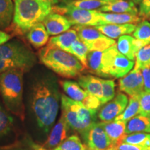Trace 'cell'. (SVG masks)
Segmentation results:
<instances>
[{"label": "cell", "instance_id": "13", "mask_svg": "<svg viewBox=\"0 0 150 150\" xmlns=\"http://www.w3.org/2000/svg\"><path fill=\"white\" fill-rule=\"evenodd\" d=\"M134 65V61L129 60L117 50L112 60L109 70V76L122 78L132 70Z\"/></svg>", "mask_w": 150, "mask_h": 150}, {"label": "cell", "instance_id": "11", "mask_svg": "<svg viewBox=\"0 0 150 150\" xmlns=\"http://www.w3.org/2000/svg\"><path fill=\"white\" fill-rule=\"evenodd\" d=\"M70 128L64 115L61 113L59 122L53 127L47 140L42 146L47 149H54L66 139Z\"/></svg>", "mask_w": 150, "mask_h": 150}, {"label": "cell", "instance_id": "7", "mask_svg": "<svg viewBox=\"0 0 150 150\" xmlns=\"http://www.w3.org/2000/svg\"><path fill=\"white\" fill-rule=\"evenodd\" d=\"M54 13L61 14L69 20L71 25L91 26L96 27L103 25L100 12L97 10H83L65 5L63 6H56L52 8Z\"/></svg>", "mask_w": 150, "mask_h": 150}, {"label": "cell", "instance_id": "20", "mask_svg": "<svg viewBox=\"0 0 150 150\" xmlns=\"http://www.w3.org/2000/svg\"><path fill=\"white\" fill-rule=\"evenodd\" d=\"M77 33L79 38L83 42L89 49L94 43L106 35L102 34L95 27L75 25L73 28Z\"/></svg>", "mask_w": 150, "mask_h": 150}, {"label": "cell", "instance_id": "33", "mask_svg": "<svg viewBox=\"0 0 150 150\" xmlns=\"http://www.w3.org/2000/svg\"><path fill=\"white\" fill-rule=\"evenodd\" d=\"M101 82L102 86V99L101 103L102 105L110 102L115 97V83L112 79H101Z\"/></svg>", "mask_w": 150, "mask_h": 150}, {"label": "cell", "instance_id": "12", "mask_svg": "<svg viewBox=\"0 0 150 150\" xmlns=\"http://www.w3.org/2000/svg\"><path fill=\"white\" fill-rule=\"evenodd\" d=\"M42 24L50 35L61 34L70 29L71 24L63 15L57 13H51L43 20Z\"/></svg>", "mask_w": 150, "mask_h": 150}, {"label": "cell", "instance_id": "45", "mask_svg": "<svg viewBox=\"0 0 150 150\" xmlns=\"http://www.w3.org/2000/svg\"><path fill=\"white\" fill-rule=\"evenodd\" d=\"M61 1H63V2H64V3L65 4H66L70 3V2H71V1H75V0H61Z\"/></svg>", "mask_w": 150, "mask_h": 150}, {"label": "cell", "instance_id": "34", "mask_svg": "<svg viewBox=\"0 0 150 150\" xmlns=\"http://www.w3.org/2000/svg\"><path fill=\"white\" fill-rule=\"evenodd\" d=\"M133 36L148 45L150 44V22L147 20L140 22L133 33Z\"/></svg>", "mask_w": 150, "mask_h": 150}, {"label": "cell", "instance_id": "32", "mask_svg": "<svg viewBox=\"0 0 150 150\" xmlns=\"http://www.w3.org/2000/svg\"><path fill=\"white\" fill-rule=\"evenodd\" d=\"M13 125V118L0 105V138L8 135Z\"/></svg>", "mask_w": 150, "mask_h": 150}, {"label": "cell", "instance_id": "27", "mask_svg": "<svg viewBox=\"0 0 150 150\" xmlns=\"http://www.w3.org/2000/svg\"><path fill=\"white\" fill-rule=\"evenodd\" d=\"M90 52L89 49L86 46L83 42H82L79 38L76 39L73 42L70 48V53L76 56L81 61V63L84 65L86 68H87V59L88 55Z\"/></svg>", "mask_w": 150, "mask_h": 150}, {"label": "cell", "instance_id": "39", "mask_svg": "<svg viewBox=\"0 0 150 150\" xmlns=\"http://www.w3.org/2000/svg\"><path fill=\"white\" fill-rule=\"evenodd\" d=\"M144 82V91L150 93V67H146L141 70Z\"/></svg>", "mask_w": 150, "mask_h": 150}, {"label": "cell", "instance_id": "43", "mask_svg": "<svg viewBox=\"0 0 150 150\" xmlns=\"http://www.w3.org/2000/svg\"><path fill=\"white\" fill-rule=\"evenodd\" d=\"M117 147L118 146H117V145H112L111 146H110L109 147L107 148V149H104V150H117Z\"/></svg>", "mask_w": 150, "mask_h": 150}, {"label": "cell", "instance_id": "31", "mask_svg": "<svg viewBox=\"0 0 150 150\" xmlns=\"http://www.w3.org/2000/svg\"><path fill=\"white\" fill-rule=\"evenodd\" d=\"M122 142L131 145L150 147V134L134 133L131 134H126V136L124 137Z\"/></svg>", "mask_w": 150, "mask_h": 150}, {"label": "cell", "instance_id": "1", "mask_svg": "<svg viewBox=\"0 0 150 150\" xmlns=\"http://www.w3.org/2000/svg\"><path fill=\"white\" fill-rule=\"evenodd\" d=\"M60 94L55 81L50 79L39 80L31 91V108L38 126L48 133L59 110Z\"/></svg>", "mask_w": 150, "mask_h": 150}, {"label": "cell", "instance_id": "38", "mask_svg": "<svg viewBox=\"0 0 150 150\" xmlns=\"http://www.w3.org/2000/svg\"><path fill=\"white\" fill-rule=\"evenodd\" d=\"M117 150H150V147H145L143 145H131L122 142L118 145Z\"/></svg>", "mask_w": 150, "mask_h": 150}, {"label": "cell", "instance_id": "35", "mask_svg": "<svg viewBox=\"0 0 150 150\" xmlns=\"http://www.w3.org/2000/svg\"><path fill=\"white\" fill-rule=\"evenodd\" d=\"M140 115L150 117V93L142 91L139 95Z\"/></svg>", "mask_w": 150, "mask_h": 150}, {"label": "cell", "instance_id": "25", "mask_svg": "<svg viewBox=\"0 0 150 150\" xmlns=\"http://www.w3.org/2000/svg\"><path fill=\"white\" fill-rule=\"evenodd\" d=\"M14 5L12 0H0V30L10 25L13 18Z\"/></svg>", "mask_w": 150, "mask_h": 150}, {"label": "cell", "instance_id": "4", "mask_svg": "<svg viewBox=\"0 0 150 150\" xmlns=\"http://www.w3.org/2000/svg\"><path fill=\"white\" fill-rule=\"evenodd\" d=\"M51 13L52 6L42 0H14L13 22L22 32L27 33Z\"/></svg>", "mask_w": 150, "mask_h": 150}, {"label": "cell", "instance_id": "19", "mask_svg": "<svg viewBox=\"0 0 150 150\" xmlns=\"http://www.w3.org/2000/svg\"><path fill=\"white\" fill-rule=\"evenodd\" d=\"M104 24H139L142 18L137 15L128 13H112L100 12ZM103 24V25H104Z\"/></svg>", "mask_w": 150, "mask_h": 150}, {"label": "cell", "instance_id": "5", "mask_svg": "<svg viewBox=\"0 0 150 150\" xmlns=\"http://www.w3.org/2000/svg\"><path fill=\"white\" fill-rule=\"evenodd\" d=\"M62 114L72 130L85 140L89 129L97 120V110L89 109L82 102L72 100L65 95H61Z\"/></svg>", "mask_w": 150, "mask_h": 150}, {"label": "cell", "instance_id": "22", "mask_svg": "<svg viewBox=\"0 0 150 150\" xmlns=\"http://www.w3.org/2000/svg\"><path fill=\"white\" fill-rule=\"evenodd\" d=\"M147 133L150 134V117L136 115L127 122L125 134Z\"/></svg>", "mask_w": 150, "mask_h": 150}, {"label": "cell", "instance_id": "24", "mask_svg": "<svg viewBox=\"0 0 150 150\" xmlns=\"http://www.w3.org/2000/svg\"><path fill=\"white\" fill-rule=\"evenodd\" d=\"M135 38L129 35H125L118 38L116 43L119 52L128 58L131 61H134L137 54L134 45Z\"/></svg>", "mask_w": 150, "mask_h": 150}, {"label": "cell", "instance_id": "47", "mask_svg": "<svg viewBox=\"0 0 150 150\" xmlns=\"http://www.w3.org/2000/svg\"><path fill=\"white\" fill-rule=\"evenodd\" d=\"M31 148H32V147H31ZM22 150H35V149H33V148H32V149H22Z\"/></svg>", "mask_w": 150, "mask_h": 150}, {"label": "cell", "instance_id": "9", "mask_svg": "<svg viewBox=\"0 0 150 150\" xmlns=\"http://www.w3.org/2000/svg\"><path fill=\"white\" fill-rule=\"evenodd\" d=\"M85 141L88 150H104L112 145V142L101 122L95 123L89 129Z\"/></svg>", "mask_w": 150, "mask_h": 150}, {"label": "cell", "instance_id": "36", "mask_svg": "<svg viewBox=\"0 0 150 150\" xmlns=\"http://www.w3.org/2000/svg\"><path fill=\"white\" fill-rule=\"evenodd\" d=\"M82 103L88 108L93 110H97L99 106L102 105V103H101L99 99L95 96H93V95H89V94L88 97L85 99V100Z\"/></svg>", "mask_w": 150, "mask_h": 150}, {"label": "cell", "instance_id": "37", "mask_svg": "<svg viewBox=\"0 0 150 150\" xmlns=\"http://www.w3.org/2000/svg\"><path fill=\"white\" fill-rule=\"evenodd\" d=\"M138 15L141 18L149 19L150 18V0H142L139 4Z\"/></svg>", "mask_w": 150, "mask_h": 150}, {"label": "cell", "instance_id": "48", "mask_svg": "<svg viewBox=\"0 0 150 150\" xmlns=\"http://www.w3.org/2000/svg\"><path fill=\"white\" fill-rule=\"evenodd\" d=\"M149 20H150V18H149Z\"/></svg>", "mask_w": 150, "mask_h": 150}, {"label": "cell", "instance_id": "41", "mask_svg": "<svg viewBox=\"0 0 150 150\" xmlns=\"http://www.w3.org/2000/svg\"><path fill=\"white\" fill-rule=\"evenodd\" d=\"M31 147L35 150H50V149H46V148H45L44 147H42V146H41L40 145L33 143V142H31Z\"/></svg>", "mask_w": 150, "mask_h": 150}, {"label": "cell", "instance_id": "2", "mask_svg": "<svg viewBox=\"0 0 150 150\" xmlns=\"http://www.w3.org/2000/svg\"><path fill=\"white\" fill-rule=\"evenodd\" d=\"M21 69H13L0 74V94L6 108L24 120L23 74Z\"/></svg>", "mask_w": 150, "mask_h": 150}, {"label": "cell", "instance_id": "28", "mask_svg": "<svg viewBox=\"0 0 150 150\" xmlns=\"http://www.w3.org/2000/svg\"><path fill=\"white\" fill-rule=\"evenodd\" d=\"M53 150H88V148L81 142L77 135H72Z\"/></svg>", "mask_w": 150, "mask_h": 150}, {"label": "cell", "instance_id": "30", "mask_svg": "<svg viewBox=\"0 0 150 150\" xmlns=\"http://www.w3.org/2000/svg\"><path fill=\"white\" fill-rule=\"evenodd\" d=\"M108 2L99 0H75L66 4L69 6L83 10H98L101 7L108 4Z\"/></svg>", "mask_w": 150, "mask_h": 150}, {"label": "cell", "instance_id": "15", "mask_svg": "<svg viewBox=\"0 0 150 150\" xmlns=\"http://www.w3.org/2000/svg\"><path fill=\"white\" fill-rule=\"evenodd\" d=\"M136 27V24H109L96 26L95 28L98 29L102 34L114 40V39L119 38L122 35L131 34L134 33Z\"/></svg>", "mask_w": 150, "mask_h": 150}, {"label": "cell", "instance_id": "40", "mask_svg": "<svg viewBox=\"0 0 150 150\" xmlns=\"http://www.w3.org/2000/svg\"><path fill=\"white\" fill-rule=\"evenodd\" d=\"M11 39V35L7 34L4 31H1L0 30V44H3L5 43Z\"/></svg>", "mask_w": 150, "mask_h": 150}, {"label": "cell", "instance_id": "26", "mask_svg": "<svg viewBox=\"0 0 150 150\" xmlns=\"http://www.w3.org/2000/svg\"><path fill=\"white\" fill-rule=\"evenodd\" d=\"M139 95L131 96L129 99V104L125 110L115 118V120L128 122L129 120L139 114Z\"/></svg>", "mask_w": 150, "mask_h": 150}, {"label": "cell", "instance_id": "14", "mask_svg": "<svg viewBox=\"0 0 150 150\" xmlns=\"http://www.w3.org/2000/svg\"><path fill=\"white\" fill-rule=\"evenodd\" d=\"M101 125L106 131L112 145L118 146L122 142L124 137L126 136L127 122L121 120H112L110 122H102Z\"/></svg>", "mask_w": 150, "mask_h": 150}, {"label": "cell", "instance_id": "21", "mask_svg": "<svg viewBox=\"0 0 150 150\" xmlns=\"http://www.w3.org/2000/svg\"><path fill=\"white\" fill-rule=\"evenodd\" d=\"M77 38L78 35L76 31L74 29H69L61 34L52 37L49 40L48 44L70 53L71 46Z\"/></svg>", "mask_w": 150, "mask_h": 150}, {"label": "cell", "instance_id": "42", "mask_svg": "<svg viewBox=\"0 0 150 150\" xmlns=\"http://www.w3.org/2000/svg\"><path fill=\"white\" fill-rule=\"evenodd\" d=\"M42 1H46V2L50 4L52 6L55 5V4H56L59 3V0H42Z\"/></svg>", "mask_w": 150, "mask_h": 150}, {"label": "cell", "instance_id": "23", "mask_svg": "<svg viewBox=\"0 0 150 150\" xmlns=\"http://www.w3.org/2000/svg\"><path fill=\"white\" fill-rule=\"evenodd\" d=\"M61 85L67 96L76 102H83L88 95V93L84 91L77 82L64 80L61 81Z\"/></svg>", "mask_w": 150, "mask_h": 150}, {"label": "cell", "instance_id": "44", "mask_svg": "<svg viewBox=\"0 0 150 150\" xmlns=\"http://www.w3.org/2000/svg\"><path fill=\"white\" fill-rule=\"evenodd\" d=\"M131 1H134V2L136 4H139L141 2L142 0H131Z\"/></svg>", "mask_w": 150, "mask_h": 150}, {"label": "cell", "instance_id": "10", "mask_svg": "<svg viewBox=\"0 0 150 150\" xmlns=\"http://www.w3.org/2000/svg\"><path fill=\"white\" fill-rule=\"evenodd\" d=\"M119 88L129 96L138 95L144 91L143 77L141 70L134 68L119 81Z\"/></svg>", "mask_w": 150, "mask_h": 150}, {"label": "cell", "instance_id": "46", "mask_svg": "<svg viewBox=\"0 0 150 150\" xmlns=\"http://www.w3.org/2000/svg\"><path fill=\"white\" fill-rule=\"evenodd\" d=\"M99 1H105V2H111V1H115V0H99Z\"/></svg>", "mask_w": 150, "mask_h": 150}, {"label": "cell", "instance_id": "18", "mask_svg": "<svg viewBox=\"0 0 150 150\" xmlns=\"http://www.w3.org/2000/svg\"><path fill=\"white\" fill-rule=\"evenodd\" d=\"M49 33L42 22L33 26L27 32V39L35 48L42 47L49 41Z\"/></svg>", "mask_w": 150, "mask_h": 150}, {"label": "cell", "instance_id": "17", "mask_svg": "<svg viewBox=\"0 0 150 150\" xmlns=\"http://www.w3.org/2000/svg\"><path fill=\"white\" fill-rule=\"evenodd\" d=\"M78 83L89 95L96 97L102 101V86L100 78L93 75H79Z\"/></svg>", "mask_w": 150, "mask_h": 150}, {"label": "cell", "instance_id": "6", "mask_svg": "<svg viewBox=\"0 0 150 150\" xmlns=\"http://www.w3.org/2000/svg\"><path fill=\"white\" fill-rule=\"evenodd\" d=\"M35 56L18 41L0 44V74L13 69L29 71L34 65Z\"/></svg>", "mask_w": 150, "mask_h": 150}, {"label": "cell", "instance_id": "3", "mask_svg": "<svg viewBox=\"0 0 150 150\" xmlns=\"http://www.w3.org/2000/svg\"><path fill=\"white\" fill-rule=\"evenodd\" d=\"M38 58L42 64L65 78L79 76L86 68L76 56L50 44L39 51Z\"/></svg>", "mask_w": 150, "mask_h": 150}, {"label": "cell", "instance_id": "8", "mask_svg": "<svg viewBox=\"0 0 150 150\" xmlns=\"http://www.w3.org/2000/svg\"><path fill=\"white\" fill-rule=\"evenodd\" d=\"M128 101V97L126 95L118 93L112 100L105 104L99 110L97 117L102 122L114 120L125 110Z\"/></svg>", "mask_w": 150, "mask_h": 150}, {"label": "cell", "instance_id": "16", "mask_svg": "<svg viewBox=\"0 0 150 150\" xmlns=\"http://www.w3.org/2000/svg\"><path fill=\"white\" fill-rule=\"evenodd\" d=\"M97 11L102 13H128L137 16L138 14V9L136 4L131 0H115L101 7Z\"/></svg>", "mask_w": 150, "mask_h": 150}, {"label": "cell", "instance_id": "29", "mask_svg": "<svg viewBox=\"0 0 150 150\" xmlns=\"http://www.w3.org/2000/svg\"><path fill=\"white\" fill-rule=\"evenodd\" d=\"M135 59V69L142 70L146 67H150V44L139 50Z\"/></svg>", "mask_w": 150, "mask_h": 150}]
</instances>
